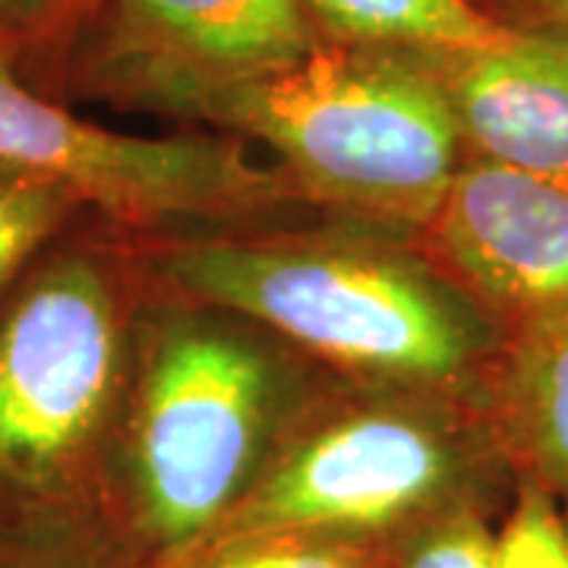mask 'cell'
<instances>
[{
  "label": "cell",
  "mask_w": 568,
  "mask_h": 568,
  "mask_svg": "<svg viewBox=\"0 0 568 568\" xmlns=\"http://www.w3.org/2000/svg\"><path fill=\"white\" fill-rule=\"evenodd\" d=\"M530 17L528 26L562 29L568 32V0H518Z\"/></svg>",
  "instance_id": "obj_17"
},
{
  "label": "cell",
  "mask_w": 568,
  "mask_h": 568,
  "mask_svg": "<svg viewBox=\"0 0 568 568\" xmlns=\"http://www.w3.org/2000/svg\"><path fill=\"white\" fill-rule=\"evenodd\" d=\"M155 92L275 145L320 190L433 222L458 174L462 126L424 54L313 48L244 77L155 70Z\"/></svg>",
  "instance_id": "obj_1"
},
{
  "label": "cell",
  "mask_w": 568,
  "mask_h": 568,
  "mask_svg": "<svg viewBox=\"0 0 568 568\" xmlns=\"http://www.w3.org/2000/svg\"><path fill=\"white\" fill-rule=\"evenodd\" d=\"M0 568H77V566H70V562H63V559H54V556H41L39 549H32V552H22V556H10V559H3Z\"/></svg>",
  "instance_id": "obj_18"
},
{
  "label": "cell",
  "mask_w": 568,
  "mask_h": 568,
  "mask_svg": "<svg viewBox=\"0 0 568 568\" xmlns=\"http://www.w3.org/2000/svg\"><path fill=\"white\" fill-rule=\"evenodd\" d=\"M268 417V366L234 335L181 328L145 369L133 420V489L145 537L205 544L244 499Z\"/></svg>",
  "instance_id": "obj_3"
},
{
  "label": "cell",
  "mask_w": 568,
  "mask_h": 568,
  "mask_svg": "<svg viewBox=\"0 0 568 568\" xmlns=\"http://www.w3.org/2000/svg\"><path fill=\"white\" fill-rule=\"evenodd\" d=\"M508 388L534 484L568 518V310L525 325Z\"/></svg>",
  "instance_id": "obj_10"
},
{
  "label": "cell",
  "mask_w": 568,
  "mask_h": 568,
  "mask_svg": "<svg viewBox=\"0 0 568 568\" xmlns=\"http://www.w3.org/2000/svg\"><path fill=\"white\" fill-rule=\"evenodd\" d=\"M306 13L342 41L407 54H462L506 36L467 0H304Z\"/></svg>",
  "instance_id": "obj_11"
},
{
  "label": "cell",
  "mask_w": 568,
  "mask_h": 568,
  "mask_svg": "<svg viewBox=\"0 0 568 568\" xmlns=\"http://www.w3.org/2000/svg\"><path fill=\"white\" fill-rule=\"evenodd\" d=\"M433 224L467 284L525 325L568 310V178L477 159Z\"/></svg>",
  "instance_id": "obj_7"
},
{
  "label": "cell",
  "mask_w": 568,
  "mask_h": 568,
  "mask_svg": "<svg viewBox=\"0 0 568 568\" xmlns=\"http://www.w3.org/2000/svg\"><path fill=\"white\" fill-rule=\"evenodd\" d=\"M193 568H361V562L332 540L268 534L215 540Z\"/></svg>",
  "instance_id": "obj_14"
},
{
  "label": "cell",
  "mask_w": 568,
  "mask_h": 568,
  "mask_svg": "<svg viewBox=\"0 0 568 568\" xmlns=\"http://www.w3.org/2000/svg\"><path fill=\"white\" fill-rule=\"evenodd\" d=\"M123 26L174 73L244 77L316 48L304 0H114Z\"/></svg>",
  "instance_id": "obj_9"
},
{
  "label": "cell",
  "mask_w": 568,
  "mask_h": 568,
  "mask_svg": "<svg viewBox=\"0 0 568 568\" xmlns=\"http://www.w3.org/2000/svg\"><path fill=\"white\" fill-rule=\"evenodd\" d=\"M0 168L63 186L123 222L209 215L268 193L256 168L215 140L130 136L70 114L36 92L0 48Z\"/></svg>",
  "instance_id": "obj_5"
},
{
  "label": "cell",
  "mask_w": 568,
  "mask_h": 568,
  "mask_svg": "<svg viewBox=\"0 0 568 568\" xmlns=\"http://www.w3.org/2000/svg\"><path fill=\"white\" fill-rule=\"evenodd\" d=\"M80 205L63 186L0 168V294Z\"/></svg>",
  "instance_id": "obj_12"
},
{
  "label": "cell",
  "mask_w": 568,
  "mask_h": 568,
  "mask_svg": "<svg viewBox=\"0 0 568 568\" xmlns=\"http://www.w3.org/2000/svg\"><path fill=\"white\" fill-rule=\"evenodd\" d=\"M452 480V452L405 417L369 414L323 429L244 493L209 537H320L383 530L433 503Z\"/></svg>",
  "instance_id": "obj_6"
},
{
  "label": "cell",
  "mask_w": 568,
  "mask_h": 568,
  "mask_svg": "<svg viewBox=\"0 0 568 568\" xmlns=\"http://www.w3.org/2000/svg\"><path fill=\"white\" fill-rule=\"evenodd\" d=\"M405 568H496V534L467 508L446 515L410 547Z\"/></svg>",
  "instance_id": "obj_15"
},
{
  "label": "cell",
  "mask_w": 568,
  "mask_h": 568,
  "mask_svg": "<svg viewBox=\"0 0 568 568\" xmlns=\"http://www.w3.org/2000/svg\"><path fill=\"white\" fill-rule=\"evenodd\" d=\"M496 568H568V518L540 484H521L496 534Z\"/></svg>",
  "instance_id": "obj_13"
},
{
  "label": "cell",
  "mask_w": 568,
  "mask_h": 568,
  "mask_svg": "<svg viewBox=\"0 0 568 568\" xmlns=\"http://www.w3.org/2000/svg\"><path fill=\"white\" fill-rule=\"evenodd\" d=\"M424 61L480 159L568 178V32L508 26L487 48Z\"/></svg>",
  "instance_id": "obj_8"
},
{
  "label": "cell",
  "mask_w": 568,
  "mask_h": 568,
  "mask_svg": "<svg viewBox=\"0 0 568 568\" xmlns=\"http://www.w3.org/2000/svg\"><path fill=\"white\" fill-rule=\"evenodd\" d=\"M193 294L253 316L328 361L452 379L480 345L443 284L386 256L282 244H200L171 265Z\"/></svg>",
  "instance_id": "obj_2"
},
{
  "label": "cell",
  "mask_w": 568,
  "mask_h": 568,
  "mask_svg": "<svg viewBox=\"0 0 568 568\" xmlns=\"http://www.w3.org/2000/svg\"><path fill=\"white\" fill-rule=\"evenodd\" d=\"M121 357L118 297L85 253H58L0 316V484L48 487L102 426Z\"/></svg>",
  "instance_id": "obj_4"
},
{
  "label": "cell",
  "mask_w": 568,
  "mask_h": 568,
  "mask_svg": "<svg viewBox=\"0 0 568 568\" xmlns=\"http://www.w3.org/2000/svg\"><path fill=\"white\" fill-rule=\"evenodd\" d=\"M73 0H0V48L26 39L61 17Z\"/></svg>",
  "instance_id": "obj_16"
}]
</instances>
